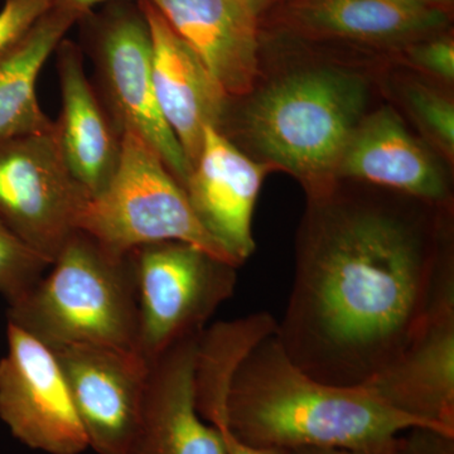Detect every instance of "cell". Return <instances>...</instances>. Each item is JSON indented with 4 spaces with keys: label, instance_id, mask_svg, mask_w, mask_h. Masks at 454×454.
<instances>
[{
    "label": "cell",
    "instance_id": "cell-1",
    "mask_svg": "<svg viewBox=\"0 0 454 454\" xmlns=\"http://www.w3.org/2000/svg\"><path fill=\"white\" fill-rule=\"evenodd\" d=\"M306 197L276 334L317 380L365 385L454 286V205L351 179Z\"/></svg>",
    "mask_w": 454,
    "mask_h": 454
},
{
    "label": "cell",
    "instance_id": "cell-2",
    "mask_svg": "<svg viewBox=\"0 0 454 454\" xmlns=\"http://www.w3.org/2000/svg\"><path fill=\"white\" fill-rule=\"evenodd\" d=\"M384 64L260 27L255 82L247 94L229 98L216 130L313 195L336 181L349 138L384 101L379 85Z\"/></svg>",
    "mask_w": 454,
    "mask_h": 454
},
{
    "label": "cell",
    "instance_id": "cell-3",
    "mask_svg": "<svg viewBox=\"0 0 454 454\" xmlns=\"http://www.w3.org/2000/svg\"><path fill=\"white\" fill-rule=\"evenodd\" d=\"M220 423L255 448L286 452L328 447L375 454H391L404 430L430 427L391 408L367 385L337 387L312 378L293 363L276 331L236 366L226 419Z\"/></svg>",
    "mask_w": 454,
    "mask_h": 454
},
{
    "label": "cell",
    "instance_id": "cell-4",
    "mask_svg": "<svg viewBox=\"0 0 454 454\" xmlns=\"http://www.w3.org/2000/svg\"><path fill=\"white\" fill-rule=\"evenodd\" d=\"M49 273L16 303L8 324L46 343L134 349L138 298L129 256L77 230Z\"/></svg>",
    "mask_w": 454,
    "mask_h": 454
},
{
    "label": "cell",
    "instance_id": "cell-5",
    "mask_svg": "<svg viewBox=\"0 0 454 454\" xmlns=\"http://www.w3.org/2000/svg\"><path fill=\"white\" fill-rule=\"evenodd\" d=\"M77 230L118 255L143 245L177 240L240 267L203 229L160 155L134 131L122 133L115 175L100 195L83 205Z\"/></svg>",
    "mask_w": 454,
    "mask_h": 454
},
{
    "label": "cell",
    "instance_id": "cell-6",
    "mask_svg": "<svg viewBox=\"0 0 454 454\" xmlns=\"http://www.w3.org/2000/svg\"><path fill=\"white\" fill-rule=\"evenodd\" d=\"M138 298L134 351L149 366L173 346L200 336L234 295L238 267L184 241H160L128 253Z\"/></svg>",
    "mask_w": 454,
    "mask_h": 454
},
{
    "label": "cell",
    "instance_id": "cell-7",
    "mask_svg": "<svg viewBox=\"0 0 454 454\" xmlns=\"http://www.w3.org/2000/svg\"><path fill=\"white\" fill-rule=\"evenodd\" d=\"M79 23L107 112L121 133L134 131L153 146L184 188L192 168L158 107L152 80L151 29L138 0L107 3Z\"/></svg>",
    "mask_w": 454,
    "mask_h": 454
},
{
    "label": "cell",
    "instance_id": "cell-8",
    "mask_svg": "<svg viewBox=\"0 0 454 454\" xmlns=\"http://www.w3.org/2000/svg\"><path fill=\"white\" fill-rule=\"evenodd\" d=\"M88 200L66 162L56 122L0 143V221L50 264L77 231Z\"/></svg>",
    "mask_w": 454,
    "mask_h": 454
},
{
    "label": "cell",
    "instance_id": "cell-9",
    "mask_svg": "<svg viewBox=\"0 0 454 454\" xmlns=\"http://www.w3.org/2000/svg\"><path fill=\"white\" fill-rule=\"evenodd\" d=\"M453 14L405 0H282L262 28L389 62L408 44L452 28Z\"/></svg>",
    "mask_w": 454,
    "mask_h": 454
},
{
    "label": "cell",
    "instance_id": "cell-10",
    "mask_svg": "<svg viewBox=\"0 0 454 454\" xmlns=\"http://www.w3.org/2000/svg\"><path fill=\"white\" fill-rule=\"evenodd\" d=\"M0 419L31 450L82 454L89 448L55 352L12 324L0 358Z\"/></svg>",
    "mask_w": 454,
    "mask_h": 454
},
{
    "label": "cell",
    "instance_id": "cell-11",
    "mask_svg": "<svg viewBox=\"0 0 454 454\" xmlns=\"http://www.w3.org/2000/svg\"><path fill=\"white\" fill-rule=\"evenodd\" d=\"M89 448L128 454L138 429L149 366L134 349L106 346L52 348Z\"/></svg>",
    "mask_w": 454,
    "mask_h": 454
},
{
    "label": "cell",
    "instance_id": "cell-12",
    "mask_svg": "<svg viewBox=\"0 0 454 454\" xmlns=\"http://www.w3.org/2000/svg\"><path fill=\"white\" fill-rule=\"evenodd\" d=\"M453 169L382 101L340 155L336 179L364 182L439 205H454Z\"/></svg>",
    "mask_w": 454,
    "mask_h": 454
},
{
    "label": "cell",
    "instance_id": "cell-13",
    "mask_svg": "<svg viewBox=\"0 0 454 454\" xmlns=\"http://www.w3.org/2000/svg\"><path fill=\"white\" fill-rule=\"evenodd\" d=\"M271 172L214 127L206 128L201 153L184 190L203 229L239 265L255 252L253 215L262 182Z\"/></svg>",
    "mask_w": 454,
    "mask_h": 454
},
{
    "label": "cell",
    "instance_id": "cell-14",
    "mask_svg": "<svg viewBox=\"0 0 454 454\" xmlns=\"http://www.w3.org/2000/svg\"><path fill=\"white\" fill-rule=\"evenodd\" d=\"M365 385L400 413L454 433V286L400 356Z\"/></svg>",
    "mask_w": 454,
    "mask_h": 454
},
{
    "label": "cell",
    "instance_id": "cell-15",
    "mask_svg": "<svg viewBox=\"0 0 454 454\" xmlns=\"http://www.w3.org/2000/svg\"><path fill=\"white\" fill-rule=\"evenodd\" d=\"M152 37V80L158 107L192 168L207 127H219L229 97L195 51L149 0H138Z\"/></svg>",
    "mask_w": 454,
    "mask_h": 454
},
{
    "label": "cell",
    "instance_id": "cell-16",
    "mask_svg": "<svg viewBox=\"0 0 454 454\" xmlns=\"http://www.w3.org/2000/svg\"><path fill=\"white\" fill-rule=\"evenodd\" d=\"M201 336L182 340L149 367L138 429L128 454H227L219 430L196 408Z\"/></svg>",
    "mask_w": 454,
    "mask_h": 454
},
{
    "label": "cell",
    "instance_id": "cell-17",
    "mask_svg": "<svg viewBox=\"0 0 454 454\" xmlns=\"http://www.w3.org/2000/svg\"><path fill=\"white\" fill-rule=\"evenodd\" d=\"M56 51L62 104L55 121L59 145L68 168L91 200L115 175L122 133L86 74L82 49L65 38Z\"/></svg>",
    "mask_w": 454,
    "mask_h": 454
},
{
    "label": "cell",
    "instance_id": "cell-18",
    "mask_svg": "<svg viewBox=\"0 0 454 454\" xmlns=\"http://www.w3.org/2000/svg\"><path fill=\"white\" fill-rule=\"evenodd\" d=\"M149 2L195 51L227 97L252 89L259 71L260 22L243 0Z\"/></svg>",
    "mask_w": 454,
    "mask_h": 454
},
{
    "label": "cell",
    "instance_id": "cell-19",
    "mask_svg": "<svg viewBox=\"0 0 454 454\" xmlns=\"http://www.w3.org/2000/svg\"><path fill=\"white\" fill-rule=\"evenodd\" d=\"M82 17L52 7L0 56V143L52 129L41 109L37 80L42 67Z\"/></svg>",
    "mask_w": 454,
    "mask_h": 454
},
{
    "label": "cell",
    "instance_id": "cell-20",
    "mask_svg": "<svg viewBox=\"0 0 454 454\" xmlns=\"http://www.w3.org/2000/svg\"><path fill=\"white\" fill-rule=\"evenodd\" d=\"M384 101L411 130L454 168V88L387 62L379 70Z\"/></svg>",
    "mask_w": 454,
    "mask_h": 454
},
{
    "label": "cell",
    "instance_id": "cell-21",
    "mask_svg": "<svg viewBox=\"0 0 454 454\" xmlns=\"http://www.w3.org/2000/svg\"><path fill=\"white\" fill-rule=\"evenodd\" d=\"M50 267L0 221V294L8 306L25 297Z\"/></svg>",
    "mask_w": 454,
    "mask_h": 454
},
{
    "label": "cell",
    "instance_id": "cell-22",
    "mask_svg": "<svg viewBox=\"0 0 454 454\" xmlns=\"http://www.w3.org/2000/svg\"><path fill=\"white\" fill-rule=\"evenodd\" d=\"M389 62L405 66L454 88V32L452 28L408 44Z\"/></svg>",
    "mask_w": 454,
    "mask_h": 454
},
{
    "label": "cell",
    "instance_id": "cell-23",
    "mask_svg": "<svg viewBox=\"0 0 454 454\" xmlns=\"http://www.w3.org/2000/svg\"><path fill=\"white\" fill-rule=\"evenodd\" d=\"M52 7L53 0H5L0 11V56Z\"/></svg>",
    "mask_w": 454,
    "mask_h": 454
},
{
    "label": "cell",
    "instance_id": "cell-24",
    "mask_svg": "<svg viewBox=\"0 0 454 454\" xmlns=\"http://www.w3.org/2000/svg\"><path fill=\"white\" fill-rule=\"evenodd\" d=\"M391 454H454V433L413 427L397 435Z\"/></svg>",
    "mask_w": 454,
    "mask_h": 454
},
{
    "label": "cell",
    "instance_id": "cell-25",
    "mask_svg": "<svg viewBox=\"0 0 454 454\" xmlns=\"http://www.w3.org/2000/svg\"><path fill=\"white\" fill-rule=\"evenodd\" d=\"M221 433V437L225 443L227 454H283L284 450H264V448H255L247 446L243 442L239 441L238 438L226 428L225 424L221 423L219 426L215 427Z\"/></svg>",
    "mask_w": 454,
    "mask_h": 454
},
{
    "label": "cell",
    "instance_id": "cell-26",
    "mask_svg": "<svg viewBox=\"0 0 454 454\" xmlns=\"http://www.w3.org/2000/svg\"><path fill=\"white\" fill-rule=\"evenodd\" d=\"M113 2H121V0H53V7L73 12L82 18L85 14L94 11L97 5Z\"/></svg>",
    "mask_w": 454,
    "mask_h": 454
},
{
    "label": "cell",
    "instance_id": "cell-27",
    "mask_svg": "<svg viewBox=\"0 0 454 454\" xmlns=\"http://www.w3.org/2000/svg\"><path fill=\"white\" fill-rule=\"evenodd\" d=\"M283 454H375L361 450H345V448L304 447L286 450Z\"/></svg>",
    "mask_w": 454,
    "mask_h": 454
},
{
    "label": "cell",
    "instance_id": "cell-28",
    "mask_svg": "<svg viewBox=\"0 0 454 454\" xmlns=\"http://www.w3.org/2000/svg\"><path fill=\"white\" fill-rule=\"evenodd\" d=\"M243 2L247 5V8L259 18L260 22V20H262L269 11L276 7L278 3L282 2V0H243Z\"/></svg>",
    "mask_w": 454,
    "mask_h": 454
},
{
    "label": "cell",
    "instance_id": "cell-29",
    "mask_svg": "<svg viewBox=\"0 0 454 454\" xmlns=\"http://www.w3.org/2000/svg\"><path fill=\"white\" fill-rule=\"evenodd\" d=\"M413 4L422 5V7L438 9V11L448 12L453 14L454 0H405Z\"/></svg>",
    "mask_w": 454,
    "mask_h": 454
}]
</instances>
